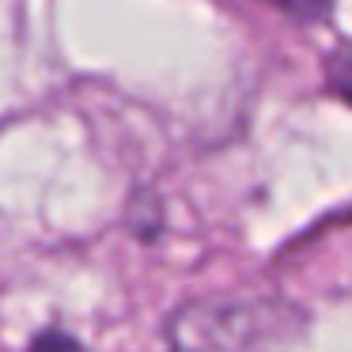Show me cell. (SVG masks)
Masks as SVG:
<instances>
[{
  "label": "cell",
  "instance_id": "1",
  "mask_svg": "<svg viewBox=\"0 0 352 352\" xmlns=\"http://www.w3.org/2000/svg\"><path fill=\"white\" fill-rule=\"evenodd\" d=\"M296 326L299 311L280 299H197L175 311L167 341L175 352H269Z\"/></svg>",
  "mask_w": 352,
  "mask_h": 352
},
{
  "label": "cell",
  "instance_id": "2",
  "mask_svg": "<svg viewBox=\"0 0 352 352\" xmlns=\"http://www.w3.org/2000/svg\"><path fill=\"white\" fill-rule=\"evenodd\" d=\"M329 84H333L344 99H352V42L341 50H333V57H329Z\"/></svg>",
  "mask_w": 352,
  "mask_h": 352
},
{
  "label": "cell",
  "instance_id": "3",
  "mask_svg": "<svg viewBox=\"0 0 352 352\" xmlns=\"http://www.w3.org/2000/svg\"><path fill=\"white\" fill-rule=\"evenodd\" d=\"M27 352H87V349L76 341V337L61 333V329H42V333L31 341Z\"/></svg>",
  "mask_w": 352,
  "mask_h": 352
},
{
  "label": "cell",
  "instance_id": "4",
  "mask_svg": "<svg viewBox=\"0 0 352 352\" xmlns=\"http://www.w3.org/2000/svg\"><path fill=\"white\" fill-rule=\"evenodd\" d=\"M280 4H288V8L303 12V16H318V12L326 8V0H280Z\"/></svg>",
  "mask_w": 352,
  "mask_h": 352
}]
</instances>
